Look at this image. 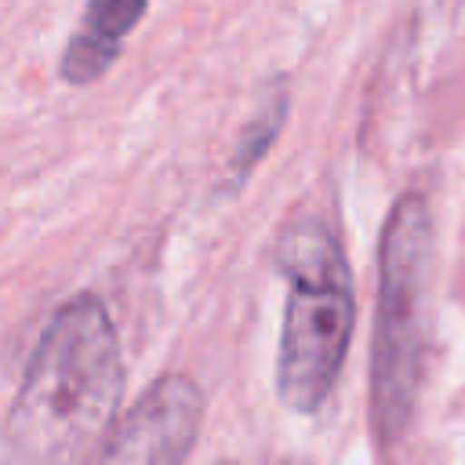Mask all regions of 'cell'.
Wrapping results in <instances>:
<instances>
[{
    "label": "cell",
    "mask_w": 465,
    "mask_h": 465,
    "mask_svg": "<svg viewBox=\"0 0 465 465\" xmlns=\"http://www.w3.org/2000/svg\"><path fill=\"white\" fill-rule=\"evenodd\" d=\"M124 392V363L98 294L69 298L44 327L4 418V443L25 461L98 458Z\"/></svg>",
    "instance_id": "obj_1"
},
{
    "label": "cell",
    "mask_w": 465,
    "mask_h": 465,
    "mask_svg": "<svg viewBox=\"0 0 465 465\" xmlns=\"http://www.w3.org/2000/svg\"><path fill=\"white\" fill-rule=\"evenodd\" d=\"M276 265L287 280L276 392L283 407L312 414L334 389L356 323L352 272L341 240L331 225L294 222L276 247Z\"/></svg>",
    "instance_id": "obj_2"
},
{
    "label": "cell",
    "mask_w": 465,
    "mask_h": 465,
    "mask_svg": "<svg viewBox=\"0 0 465 465\" xmlns=\"http://www.w3.org/2000/svg\"><path fill=\"white\" fill-rule=\"evenodd\" d=\"M432 254V214L418 193L396 200L378 243V309L371 338V432L378 447L403 440L421 385V309Z\"/></svg>",
    "instance_id": "obj_3"
},
{
    "label": "cell",
    "mask_w": 465,
    "mask_h": 465,
    "mask_svg": "<svg viewBox=\"0 0 465 465\" xmlns=\"http://www.w3.org/2000/svg\"><path fill=\"white\" fill-rule=\"evenodd\" d=\"M203 396L185 374H163L113 425L102 461H182L200 432Z\"/></svg>",
    "instance_id": "obj_4"
},
{
    "label": "cell",
    "mask_w": 465,
    "mask_h": 465,
    "mask_svg": "<svg viewBox=\"0 0 465 465\" xmlns=\"http://www.w3.org/2000/svg\"><path fill=\"white\" fill-rule=\"evenodd\" d=\"M145 4L149 0H87L84 22L62 54V80L69 84L98 80L116 62L120 44L145 15Z\"/></svg>",
    "instance_id": "obj_5"
},
{
    "label": "cell",
    "mask_w": 465,
    "mask_h": 465,
    "mask_svg": "<svg viewBox=\"0 0 465 465\" xmlns=\"http://www.w3.org/2000/svg\"><path fill=\"white\" fill-rule=\"evenodd\" d=\"M283 116H287V87H283V84H272L269 94H265V102H262V109L251 116V124L243 127V134H240V142H236V149H232L229 189H240V185L251 178L254 163H258V160L269 153V145L276 142V134H280V127H283Z\"/></svg>",
    "instance_id": "obj_6"
}]
</instances>
